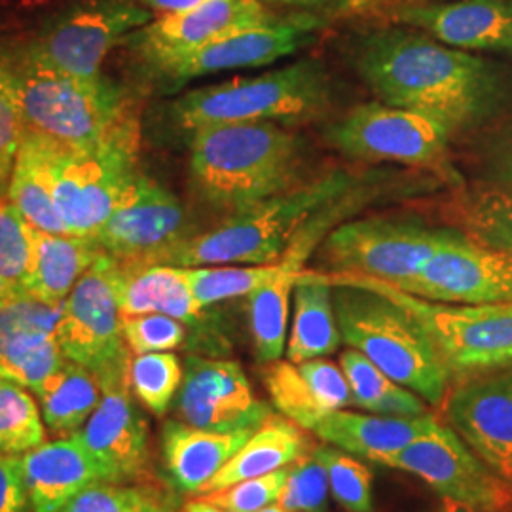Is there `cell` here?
Wrapping results in <instances>:
<instances>
[{
    "mask_svg": "<svg viewBox=\"0 0 512 512\" xmlns=\"http://www.w3.org/2000/svg\"><path fill=\"white\" fill-rule=\"evenodd\" d=\"M351 59L382 103L431 118L450 137L482 122L503 95L494 63L423 31H368L353 42Z\"/></svg>",
    "mask_w": 512,
    "mask_h": 512,
    "instance_id": "1",
    "label": "cell"
},
{
    "mask_svg": "<svg viewBox=\"0 0 512 512\" xmlns=\"http://www.w3.org/2000/svg\"><path fill=\"white\" fill-rule=\"evenodd\" d=\"M298 165V137L272 122L192 133V183L205 202L228 213L291 190Z\"/></svg>",
    "mask_w": 512,
    "mask_h": 512,
    "instance_id": "2",
    "label": "cell"
},
{
    "mask_svg": "<svg viewBox=\"0 0 512 512\" xmlns=\"http://www.w3.org/2000/svg\"><path fill=\"white\" fill-rule=\"evenodd\" d=\"M25 128L74 152L101 147L137 118L133 101L105 74L74 76L10 48Z\"/></svg>",
    "mask_w": 512,
    "mask_h": 512,
    "instance_id": "3",
    "label": "cell"
},
{
    "mask_svg": "<svg viewBox=\"0 0 512 512\" xmlns=\"http://www.w3.org/2000/svg\"><path fill=\"white\" fill-rule=\"evenodd\" d=\"M351 184L353 179L338 171L234 211L215 228L177 243L156 264L179 268L274 264L296 230L323 205L349 192Z\"/></svg>",
    "mask_w": 512,
    "mask_h": 512,
    "instance_id": "4",
    "label": "cell"
},
{
    "mask_svg": "<svg viewBox=\"0 0 512 512\" xmlns=\"http://www.w3.org/2000/svg\"><path fill=\"white\" fill-rule=\"evenodd\" d=\"M329 97L321 63L302 59L258 76L196 88L173 101L169 114L188 133L232 124H294L319 116Z\"/></svg>",
    "mask_w": 512,
    "mask_h": 512,
    "instance_id": "5",
    "label": "cell"
},
{
    "mask_svg": "<svg viewBox=\"0 0 512 512\" xmlns=\"http://www.w3.org/2000/svg\"><path fill=\"white\" fill-rule=\"evenodd\" d=\"M332 289L342 342L361 351L391 380L440 408L452 376L420 323L382 294L359 287Z\"/></svg>",
    "mask_w": 512,
    "mask_h": 512,
    "instance_id": "6",
    "label": "cell"
},
{
    "mask_svg": "<svg viewBox=\"0 0 512 512\" xmlns=\"http://www.w3.org/2000/svg\"><path fill=\"white\" fill-rule=\"evenodd\" d=\"M332 287L382 294L408 311L437 349L452 382L512 366V302L444 304L357 274H323Z\"/></svg>",
    "mask_w": 512,
    "mask_h": 512,
    "instance_id": "7",
    "label": "cell"
},
{
    "mask_svg": "<svg viewBox=\"0 0 512 512\" xmlns=\"http://www.w3.org/2000/svg\"><path fill=\"white\" fill-rule=\"evenodd\" d=\"M118 262L99 253L63 304L55 329L65 359L88 368L103 389L129 384L131 351L116 294Z\"/></svg>",
    "mask_w": 512,
    "mask_h": 512,
    "instance_id": "8",
    "label": "cell"
},
{
    "mask_svg": "<svg viewBox=\"0 0 512 512\" xmlns=\"http://www.w3.org/2000/svg\"><path fill=\"white\" fill-rule=\"evenodd\" d=\"M139 120L101 147L74 152L55 145V207L65 232L93 238L137 179Z\"/></svg>",
    "mask_w": 512,
    "mask_h": 512,
    "instance_id": "9",
    "label": "cell"
},
{
    "mask_svg": "<svg viewBox=\"0 0 512 512\" xmlns=\"http://www.w3.org/2000/svg\"><path fill=\"white\" fill-rule=\"evenodd\" d=\"M150 21V10L135 0H80L19 48L57 71L97 76L110 50Z\"/></svg>",
    "mask_w": 512,
    "mask_h": 512,
    "instance_id": "10",
    "label": "cell"
},
{
    "mask_svg": "<svg viewBox=\"0 0 512 512\" xmlns=\"http://www.w3.org/2000/svg\"><path fill=\"white\" fill-rule=\"evenodd\" d=\"M372 463L418 476L440 497L476 511L512 512L511 482L497 475L442 418L401 452Z\"/></svg>",
    "mask_w": 512,
    "mask_h": 512,
    "instance_id": "11",
    "label": "cell"
},
{
    "mask_svg": "<svg viewBox=\"0 0 512 512\" xmlns=\"http://www.w3.org/2000/svg\"><path fill=\"white\" fill-rule=\"evenodd\" d=\"M448 230L410 220L342 222L325 238V256L336 274H357L403 285L420 274Z\"/></svg>",
    "mask_w": 512,
    "mask_h": 512,
    "instance_id": "12",
    "label": "cell"
},
{
    "mask_svg": "<svg viewBox=\"0 0 512 512\" xmlns=\"http://www.w3.org/2000/svg\"><path fill=\"white\" fill-rule=\"evenodd\" d=\"M319 27L321 19L313 14H294L291 18L275 16L264 23L232 27L202 46L148 69L165 82L179 86L209 74L266 67L311 46Z\"/></svg>",
    "mask_w": 512,
    "mask_h": 512,
    "instance_id": "13",
    "label": "cell"
},
{
    "mask_svg": "<svg viewBox=\"0 0 512 512\" xmlns=\"http://www.w3.org/2000/svg\"><path fill=\"white\" fill-rule=\"evenodd\" d=\"M332 145L349 158L435 167L444 162L448 131L431 118L387 103H365L329 131Z\"/></svg>",
    "mask_w": 512,
    "mask_h": 512,
    "instance_id": "14",
    "label": "cell"
},
{
    "mask_svg": "<svg viewBox=\"0 0 512 512\" xmlns=\"http://www.w3.org/2000/svg\"><path fill=\"white\" fill-rule=\"evenodd\" d=\"M397 289L444 304L512 302V255L448 230L420 274Z\"/></svg>",
    "mask_w": 512,
    "mask_h": 512,
    "instance_id": "15",
    "label": "cell"
},
{
    "mask_svg": "<svg viewBox=\"0 0 512 512\" xmlns=\"http://www.w3.org/2000/svg\"><path fill=\"white\" fill-rule=\"evenodd\" d=\"M186 238L183 203L141 173L93 236L99 249L120 264H156Z\"/></svg>",
    "mask_w": 512,
    "mask_h": 512,
    "instance_id": "16",
    "label": "cell"
},
{
    "mask_svg": "<svg viewBox=\"0 0 512 512\" xmlns=\"http://www.w3.org/2000/svg\"><path fill=\"white\" fill-rule=\"evenodd\" d=\"M175 416L198 429L234 433L256 431L274 416V408L256 399L253 385L236 361L190 355L184 361Z\"/></svg>",
    "mask_w": 512,
    "mask_h": 512,
    "instance_id": "17",
    "label": "cell"
},
{
    "mask_svg": "<svg viewBox=\"0 0 512 512\" xmlns=\"http://www.w3.org/2000/svg\"><path fill=\"white\" fill-rule=\"evenodd\" d=\"M440 410L471 450L512 484V366L452 382Z\"/></svg>",
    "mask_w": 512,
    "mask_h": 512,
    "instance_id": "18",
    "label": "cell"
},
{
    "mask_svg": "<svg viewBox=\"0 0 512 512\" xmlns=\"http://www.w3.org/2000/svg\"><path fill=\"white\" fill-rule=\"evenodd\" d=\"M131 385L103 389L101 403L76 433L99 463L105 482L124 484L148 469V429L131 401Z\"/></svg>",
    "mask_w": 512,
    "mask_h": 512,
    "instance_id": "19",
    "label": "cell"
},
{
    "mask_svg": "<svg viewBox=\"0 0 512 512\" xmlns=\"http://www.w3.org/2000/svg\"><path fill=\"white\" fill-rule=\"evenodd\" d=\"M260 0H207L202 6L179 14H164L150 21L128 40L148 67L179 57L220 33L274 19Z\"/></svg>",
    "mask_w": 512,
    "mask_h": 512,
    "instance_id": "20",
    "label": "cell"
},
{
    "mask_svg": "<svg viewBox=\"0 0 512 512\" xmlns=\"http://www.w3.org/2000/svg\"><path fill=\"white\" fill-rule=\"evenodd\" d=\"M393 18L467 52L512 57V0H450L416 4Z\"/></svg>",
    "mask_w": 512,
    "mask_h": 512,
    "instance_id": "21",
    "label": "cell"
},
{
    "mask_svg": "<svg viewBox=\"0 0 512 512\" xmlns=\"http://www.w3.org/2000/svg\"><path fill=\"white\" fill-rule=\"evenodd\" d=\"M262 378L275 410L310 433L330 412L351 404L344 370L325 357L304 363L275 361Z\"/></svg>",
    "mask_w": 512,
    "mask_h": 512,
    "instance_id": "22",
    "label": "cell"
},
{
    "mask_svg": "<svg viewBox=\"0 0 512 512\" xmlns=\"http://www.w3.org/2000/svg\"><path fill=\"white\" fill-rule=\"evenodd\" d=\"M21 467L33 512H59L74 495L105 482L99 463L76 435L23 454Z\"/></svg>",
    "mask_w": 512,
    "mask_h": 512,
    "instance_id": "23",
    "label": "cell"
},
{
    "mask_svg": "<svg viewBox=\"0 0 512 512\" xmlns=\"http://www.w3.org/2000/svg\"><path fill=\"white\" fill-rule=\"evenodd\" d=\"M439 420L440 416L433 412L416 418H399L336 410L319 421L311 433L330 446L372 463L374 459L401 452L429 433Z\"/></svg>",
    "mask_w": 512,
    "mask_h": 512,
    "instance_id": "24",
    "label": "cell"
},
{
    "mask_svg": "<svg viewBox=\"0 0 512 512\" xmlns=\"http://www.w3.org/2000/svg\"><path fill=\"white\" fill-rule=\"evenodd\" d=\"M253 433L255 431L219 433L179 420L165 421L162 429L165 469L179 490L200 494L203 486L236 456Z\"/></svg>",
    "mask_w": 512,
    "mask_h": 512,
    "instance_id": "25",
    "label": "cell"
},
{
    "mask_svg": "<svg viewBox=\"0 0 512 512\" xmlns=\"http://www.w3.org/2000/svg\"><path fill=\"white\" fill-rule=\"evenodd\" d=\"M116 294L122 317L162 313L186 325H196L203 319V308L179 266L118 262Z\"/></svg>",
    "mask_w": 512,
    "mask_h": 512,
    "instance_id": "26",
    "label": "cell"
},
{
    "mask_svg": "<svg viewBox=\"0 0 512 512\" xmlns=\"http://www.w3.org/2000/svg\"><path fill=\"white\" fill-rule=\"evenodd\" d=\"M313 446L315 442L308 437L304 427L287 420L285 416L274 414L256 429L236 452V456L203 486L200 495L219 492L243 480L285 469L311 452Z\"/></svg>",
    "mask_w": 512,
    "mask_h": 512,
    "instance_id": "27",
    "label": "cell"
},
{
    "mask_svg": "<svg viewBox=\"0 0 512 512\" xmlns=\"http://www.w3.org/2000/svg\"><path fill=\"white\" fill-rule=\"evenodd\" d=\"M55 143L23 129L6 198L31 226L48 234H67L54 198Z\"/></svg>",
    "mask_w": 512,
    "mask_h": 512,
    "instance_id": "28",
    "label": "cell"
},
{
    "mask_svg": "<svg viewBox=\"0 0 512 512\" xmlns=\"http://www.w3.org/2000/svg\"><path fill=\"white\" fill-rule=\"evenodd\" d=\"M99 253L93 238L48 234L35 228L33 262L21 281V291L46 304L61 306Z\"/></svg>",
    "mask_w": 512,
    "mask_h": 512,
    "instance_id": "29",
    "label": "cell"
},
{
    "mask_svg": "<svg viewBox=\"0 0 512 512\" xmlns=\"http://www.w3.org/2000/svg\"><path fill=\"white\" fill-rule=\"evenodd\" d=\"M332 285L319 272L302 270L294 283V311L291 336L287 340V361L304 363L336 353L342 342L334 310Z\"/></svg>",
    "mask_w": 512,
    "mask_h": 512,
    "instance_id": "30",
    "label": "cell"
},
{
    "mask_svg": "<svg viewBox=\"0 0 512 512\" xmlns=\"http://www.w3.org/2000/svg\"><path fill=\"white\" fill-rule=\"evenodd\" d=\"M340 368L351 389V406L368 414L416 418L431 414L427 401L408 387L397 384L361 351L349 348L340 355Z\"/></svg>",
    "mask_w": 512,
    "mask_h": 512,
    "instance_id": "31",
    "label": "cell"
},
{
    "mask_svg": "<svg viewBox=\"0 0 512 512\" xmlns=\"http://www.w3.org/2000/svg\"><path fill=\"white\" fill-rule=\"evenodd\" d=\"M279 274L272 281L249 294V329L253 336V348L260 363L281 361L287 349V325L289 304L300 268L279 258Z\"/></svg>",
    "mask_w": 512,
    "mask_h": 512,
    "instance_id": "32",
    "label": "cell"
},
{
    "mask_svg": "<svg viewBox=\"0 0 512 512\" xmlns=\"http://www.w3.org/2000/svg\"><path fill=\"white\" fill-rule=\"evenodd\" d=\"M101 385L88 368L65 359L38 391L46 425L55 433H76L101 403Z\"/></svg>",
    "mask_w": 512,
    "mask_h": 512,
    "instance_id": "33",
    "label": "cell"
},
{
    "mask_svg": "<svg viewBox=\"0 0 512 512\" xmlns=\"http://www.w3.org/2000/svg\"><path fill=\"white\" fill-rule=\"evenodd\" d=\"M65 363V355L57 344L55 332H23L0 351V370L4 378L38 393L59 366Z\"/></svg>",
    "mask_w": 512,
    "mask_h": 512,
    "instance_id": "34",
    "label": "cell"
},
{
    "mask_svg": "<svg viewBox=\"0 0 512 512\" xmlns=\"http://www.w3.org/2000/svg\"><path fill=\"white\" fill-rule=\"evenodd\" d=\"M279 260L274 264H234V266H198L183 268L196 302L203 310L224 300L249 296L279 274Z\"/></svg>",
    "mask_w": 512,
    "mask_h": 512,
    "instance_id": "35",
    "label": "cell"
},
{
    "mask_svg": "<svg viewBox=\"0 0 512 512\" xmlns=\"http://www.w3.org/2000/svg\"><path fill=\"white\" fill-rule=\"evenodd\" d=\"M184 368L179 357L171 351L143 353L131 357L129 385L137 401L162 418L183 384Z\"/></svg>",
    "mask_w": 512,
    "mask_h": 512,
    "instance_id": "36",
    "label": "cell"
},
{
    "mask_svg": "<svg viewBox=\"0 0 512 512\" xmlns=\"http://www.w3.org/2000/svg\"><path fill=\"white\" fill-rule=\"evenodd\" d=\"M44 423L23 385L0 378V452L23 456L44 444Z\"/></svg>",
    "mask_w": 512,
    "mask_h": 512,
    "instance_id": "37",
    "label": "cell"
},
{
    "mask_svg": "<svg viewBox=\"0 0 512 512\" xmlns=\"http://www.w3.org/2000/svg\"><path fill=\"white\" fill-rule=\"evenodd\" d=\"M313 454L325 467L330 495L340 507L349 512H372L374 475L366 463L327 442L315 444Z\"/></svg>",
    "mask_w": 512,
    "mask_h": 512,
    "instance_id": "38",
    "label": "cell"
},
{
    "mask_svg": "<svg viewBox=\"0 0 512 512\" xmlns=\"http://www.w3.org/2000/svg\"><path fill=\"white\" fill-rule=\"evenodd\" d=\"M463 222L471 238L512 255V186L476 194L465 205Z\"/></svg>",
    "mask_w": 512,
    "mask_h": 512,
    "instance_id": "39",
    "label": "cell"
},
{
    "mask_svg": "<svg viewBox=\"0 0 512 512\" xmlns=\"http://www.w3.org/2000/svg\"><path fill=\"white\" fill-rule=\"evenodd\" d=\"M25 129L10 48L0 44V198L6 196Z\"/></svg>",
    "mask_w": 512,
    "mask_h": 512,
    "instance_id": "40",
    "label": "cell"
},
{
    "mask_svg": "<svg viewBox=\"0 0 512 512\" xmlns=\"http://www.w3.org/2000/svg\"><path fill=\"white\" fill-rule=\"evenodd\" d=\"M35 251V226L4 196L0 198V277L21 289Z\"/></svg>",
    "mask_w": 512,
    "mask_h": 512,
    "instance_id": "41",
    "label": "cell"
},
{
    "mask_svg": "<svg viewBox=\"0 0 512 512\" xmlns=\"http://www.w3.org/2000/svg\"><path fill=\"white\" fill-rule=\"evenodd\" d=\"M329 478L313 450L289 465L277 505L287 512H329Z\"/></svg>",
    "mask_w": 512,
    "mask_h": 512,
    "instance_id": "42",
    "label": "cell"
},
{
    "mask_svg": "<svg viewBox=\"0 0 512 512\" xmlns=\"http://www.w3.org/2000/svg\"><path fill=\"white\" fill-rule=\"evenodd\" d=\"M65 304V302H63ZM61 306H52L35 296L16 291L0 300V351L23 332H55L63 313Z\"/></svg>",
    "mask_w": 512,
    "mask_h": 512,
    "instance_id": "43",
    "label": "cell"
},
{
    "mask_svg": "<svg viewBox=\"0 0 512 512\" xmlns=\"http://www.w3.org/2000/svg\"><path fill=\"white\" fill-rule=\"evenodd\" d=\"M122 334L131 355L173 351L188 338L186 323L162 313L122 317Z\"/></svg>",
    "mask_w": 512,
    "mask_h": 512,
    "instance_id": "44",
    "label": "cell"
},
{
    "mask_svg": "<svg viewBox=\"0 0 512 512\" xmlns=\"http://www.w3.org/2000/svg\"><path fill=\"white\" fill-rule=\"evenodd\" d=\"M160 495L114 482H95L59 512H148Z\"/></svg>",
    "mask_w": 512,
    "mask_h": 512,
    "instance_id": "45",
    "label": "cell"
},
{
    "mask_svg": "<svg viewBox=\"0 0 512 512\" xmlns=\"http://www.w3.org/2000/svg\"><path fill=\"white\" fill-rule=\"evenodd\" d=\"M287 475H289V467L274 471L270 475L243 480L219 492L205 494L203 499L228 512L260 511L279 501V495L287 482Z\"/></svg>",
    "mask_w": 512,
    "mask_h": 512,
    "instance_id": "46",
    "label": "cell"
},
{
    "mask_svg": "<svg viewBox=\"0 0 512 512\" xmlns=\"http://www.w3.org/2000/svg\"><path fill=\"white\" fill-rule=\"evenodd\" d=\"M27 503L21 458L0 452V512H25Z\"/></svg>",
    "mask_w": 512,
    "mask_h": 512,
    "instance_id": "47",
    "label": "cell"
},
{
    "mask_svg": "<svg viewBox=\"0 0 512 512\" xmlns=\"http://www.w3.org/2000/svg\"><path fill=\"white\" fill-rule=\"evenodd\" d=\"M291 4H300L308 8H325L338 14H372V12H382V10H391L397 14L399 10L423 4L425 0H283Z\"/></svg>",
    "mask_w": 512,
    "mask_h": 512,
    "instance_id": "48",
    "label": "cell"
},
{
    "mask_svg": "<svg viewBox=\"0 0 512 512\" xmlns=\"http://www.w3.org/2000/svg\"><path fill=\"white\" fill-rule=\"evenodd\" d=\"M207 0H143V6L158 14H179V12H188L192 8L202 6Z\"/></svg>",
    "mask_w": 512,
    "mask_h": 512,
    "instance_id": "49",
    "label": "cell"
},
{
    "mask_svg": "<svg viewBox=\"0 0 512 512\" xmlns=\"http://www.w3.org/2000/svg\"><path fill=\"white\" fill-rule=\"evenodd\" d=\"M497 171H499V179L503 181V184L512 186V145L501 156V160L497 164Z\"/></svg>",
    "mask_w": 512,
    "mask_h": 512,
    "instance_id": "50",
    "label": "cell"
},
{
    "mask_svg": "<svg viewBox=\"0 0 512 512\" xmlns=\"http://www.w3.org/2000/svg\"><path fill=\"white\" fill-rule=\"evenodd\" d=\"M181 512H228L224 511V509H220L217 505H213V503H209L207 499H192V501H186L183 505V509Z\"/></svg>",
    "mask_w": 512,
    "mask_h": 512,
    "instance_id": "51",
    "label": "cell"
},
{
    "mask_svg": "<svg viewBox=\"0 0 512 512\" xmlns=\"http://www.w3.org/2000/svg\"><path fill=\"white\" fill-rule=\"evenodd\" d=\"M440 511L442 512H482L471 509L467 505H461L454 499H448V497H440Z\"/></svg>",
    "mask_w": 512,
    "mask_h": 512,
    "instance_id": "52",
    "label": "cell"
},
{
    "mask_svg": "<svg viewBox=\"0 0 512 512\" xmlns=\"http://www.w3.org/2000/svg\"><path fill=\"white\" fill-rule=\"evenodd\" d=\"M16 291H19L18 285H14L12 281H8V279L0 277V300H2V298H6L8 294L16 293Z\"/></svg>",
    "mask_w": 512,
    "mask_h": 512,
    "instance_id": "53",
    "label": "cell"
},
{
    "mask_svg": "<svg viewBox=\"0 0 512 512\" xmlns=\"http://www.w3.org/2000/svg\"><path fill=\"white\" fill-rule=\"evenodd\" d=\"M148 512H175V509L165 501L164 497H158V501L152 505Z\"/></svg>",
    "mask_w": 512,
    "mask_h": 512,
    "instance_id": "54",
    "label": "cell"
},
{
    "mask_svg": "<svg viewBox=\"0 0 512 512\" xmlns=\"http://www.w3.org/2000/svg\"><path fill=\"white\" fill-rule=\"evenodd\" d=\"M256 512H287L281 505H277V503H274V505H270V507H264V509H260V511Z\"/></svg>",
    "mask_w": 512,
    "mask_h": 512,
    "instance_id": "55",
    "label": "cell"
},
{
    "mask_svg": "<svg viewBox=\"0 0 512 512\" xmlns=\"http://www.w3.org/2000/svg\"><path fill=\"white\" fill-rule=\"evenodd\" d=\"M0 378H4V374H2V370H0Z\"/></svg>",
    "mask_w": 512,
    "mask_h": 512,
    "instance_id": "56",
    "label": "cell"
}]
</instances>
